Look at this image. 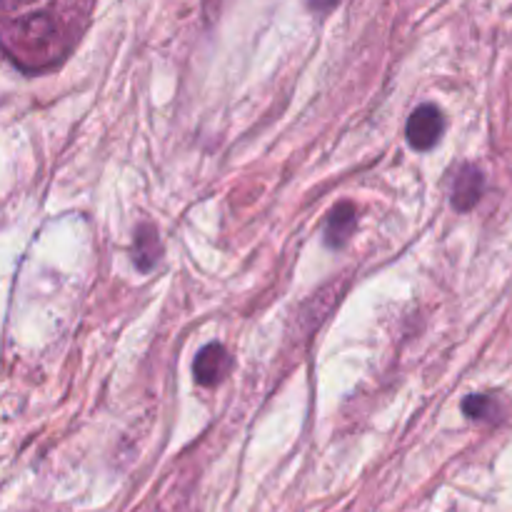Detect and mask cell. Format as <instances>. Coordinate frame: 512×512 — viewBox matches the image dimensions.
<instances>
[{
  "mask_svg": "<svg viewBox=\"0 0 512 512\" xmlns=\"http://www.w3.org/2000/svg\"><path fill=\"white\" fill-rule=\"evenodd\" d=\"M0 48L25 70L53 65L65 50V30L50 13H30L0 23Z\"/></svg>",
  "mask_w": 512,
  "mask_h": 512,
  "instance_id": "1",
  "label": "cell"
},
{
  "mask_svg": "<svg viewBox=\"0 0 512 512\" xmlns=\"http://www.w3.org/2000/svg\"><path fill=\"white\" fill-rule=\"evenodd\" d=\"M445 133V115L443 110L435 103H425L420 108L413 110V115L408 118L405 125V135H408V143L415 150L425 153V150L435 148L440 143Z\"/></svg>",
  "mask_w": 512,
  "mask_h": 512,
  "instance_id": "2",
  "label": "cell"
},
{
  "mask_svg": "<svg viewBox=\"0 0 512 512\" xmlns=\"http://www.w3.org/2000/svg\"><path fill=\"white\" fill-rule=\"evenodd\" d=\"M485 193V175L478 165L463 163L455 168L453 183H450V203L458 213H468L480 203Z\"/></svg>",
  "mask_w": 512,
  "mask_h": 512,
  "instance_id": "3",
  "label": "cell"
},
{
  "mask_svg": "<svg viewBox=\"0 0 512 512\" xmlns=\"http://www.w3.org/2000/svg\"><path fill=\"white\" fill-rule=\"evenodd\" d=\"M230 370H233V358L225 350V345L210 343L195 355L193 375L195 383L203 385V388H215L218 383H223Z\"/></svg>",
  "mask_w": 512,
  "mask_h": 512,
  "instance_id": "4",
  "label": "cell"
},
{
  "mask_svg": "<svg viewBox=\"0 0 512 512\" xmlns=\"http://www.w3.org/2000/svg\"><path fill=\"white\" fill-rule=\"evenodd\" d=\"M355 228H358V208L350 200H343V203L330 210L328 223H325V243H328V248H345L353 238Z\"/></svg>",
  "mask_w": 512,
  "mask_h": 512,
  "instance_id": "5",
  "label": "cell"
},
{
  "mask_svg": "<svg viewBox=\"0 0 512 512\" xmlns=\"http://www.w3.org/2000/svg\"><path fill=\"white\" fill-rule=\"evenodd\" d=\"M465 418L485 425H500L508 418V400L498 393H473L463 400Z\"/></svg>",
  "mask_w": 512,
  "mask_h": 512,
  "instance_id": "6",
  "label": "cell"
},
{
  "mask_svg": "<svg viewBox=\"0 0 512 512\" xmlns=\"http://www.w3.org/2000/svg\"><path fill=\"white\" fill-rule=\"evenodd\" d=\"M160 255H163V248H160L158 230H155V225L143 223L135 230L133 263L138 265L140 273H150L160 263Z\"/></svg>",
  "mask_w": 512,
  "mask_h": 512,
  "instance_id": "7",
  "label": "cell"
},
{
  "mask_svg": "<svg viewBox=\"0 0 512 512\" xmlns=\"http://www.w3.org/2000/svg\"><path fill=\"white\" fill-rule=\"evenodd\" d=\"M220 8H223V0H203L205 20H208V23H213V20H218Z\"/></svg>",
  "mask_w": 512,
  "mask_h": 512,
  "instance_id": "8",
  "label": "cell"
},
{
  "mask_svg": "<svg viewBox=\"0 0 512 512\" xmlns=\"http://www.w3.org/2000/svg\"><path fill=\"white\" fill-rule=\"evenodd\" d=\"M338 3L340 0H308V5L313 13H328V10H333Z\"/></svg>",
  "mask_w": 512,
  "mask_h": 512,
  "instance_id": "9",
  "label": "cell"
},
{
  "mask_svg": "<svg viewBox=\"0 0 512 512\" xmlns=\"http://www.w3.org/2000/svg\"><path fill=\"white\" fill-rule=\"evenodd\" d=\"M10 3H15V5H30V3H35V0H10Z\"/></svg>",
  "mask_w": 512,
  "mask_h": 512,
  "instance_id": "10",
  "label": "cell"
}]
</instances>
